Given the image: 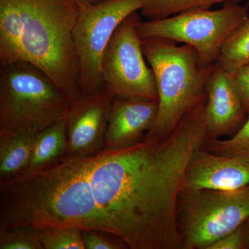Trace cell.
<instances>
[{"label": "cell", "mask_w": 249, "mask_h": 249, "mask_svg": "<svg viewBox=\"0 0 249 249\" xmlns=\"http://www.w3.org/2000/svg\"><path fill=\"white\" fill-rule=\"evenodd\" d=\"M249 8L228 2L217 10L194 9L156 20L140 21L141 39L160 38L181 42L196 49L198 63L206 68L217 62L229 36L249 18Z\"/></svg>", "instance_id": "cell-6"}, {"label": "cell", "mask_w": 249, "mask_h": 249, "mask_svg": "<svg viewBox=\"0 0 249 249\" xmlns=\"http://www.w3.org/2000/svg\"><path fill=\"white\" fill-rule=\"evenodd\" d=\"M206 100L167 138L85 157L93 196L109 235L131 249H182L178 199L195 152L207 140Z\"/></svg>", "instance_id": "cell-1"}, {"label": "cell", "mask_w": 249, "mask_h": 249, "mask_svg": "<svg viewBox=\"0 0 249 249\" xmlns=\"http://www.w3.org/2000/svg\"><path fill=\"white\" fill-rule=\"evenodd\" d=\"M67 119L38 132L30 162L22 173H31L57 163L67 155Z\"/></svg>", "instance_id": "cell-15"}, {"label": "cell", "mask_w": 249, "mask_h": 249, "mask_svg": "<svg viewBox=\"0 0 249 249\" xmlns=\"http://www.w3.org/2000/svg\"><path fill=\"white\" fill-rule=\"evenodd\" d=\"M147 0H109L80 6L73 37L80 65L82 93L104 89L101 60L114 31L129 15L142 10Z\"/></svg>", "instance_id": "cell-9"}, {"label": "cell", "mask_w": 249, "mask_h": 249, "mask_svg": "<svg viewBox=\"0 0 249 249\" xmlns=\"http://www.w3.org/2000/svg\"><path fill=\"white\" fill-rule=\"evenodd\" d=\"M79 10L71 0H0V65L29 62L67 97H79L73 37Z\"/></svg>", "instance_id": "cell-3"}, {"label": "cell", "mask_w": 249, "mask_h": 249, "mask_svg": "<svg viewBox=\"0 0 249 249\" xmlns=\"http://www.w3.org/2000/svg\"><path fill=\"white\" fill-rule=\"evenodd\" d=\"M205 90L204 115L208 139L233 135L245 124L249 115L236 89L232 73L216 62Z\"/></svg>", "instance_id": "cell-12"}, {"label": "cell", "mask_w": 249, "mask_h": 249, "mask_svg": "<svg viewBox=\"0 0 249 249\" xmlns=\"http://www.w3.org/2000/svg\"><path fill=\"white\" fill-rule=\"evenodd\" d=\"M141 20L137 12L129 15L105 49L101 60L104 89L114 98L158 102L155 76L145 62L137 31Z\"/></svg>", "instance_id": "cell-8"}, {"label": "cell", "mask_w": 249, "mask_h": 249, "mask_svg": "<svg viewBox=\"0 0 249 249\" xmlns=\"http://www.w3.org/2000/svg\"><path fill=\"white\" fill-rule=\"evenodd\" d=\"M142 47L158 93V116L147 136L164 139L188 111L206 98L205 85L216 63L201 68L193 47L178 46L165 39H142Z\"/></svg>", "instance_id": "cell-4"}, {"label": "cell", "mask_w": 249, "mask_h": 249, "mask_svg": "<svg viewBox=\"0 0 249 249\" xmlns=\"http://www.w3.org/2000/svg\"><path fill=\"white\" fill-rule=\"evenodd\" d=\"M71 1L79 6H89L103 4L109 0H71Z\"/></svg>", "instance_id": "cell-24"}, {"label": "cell", "mask_w": 249, "mask_h": 249, "mask_svg": "<svg viewBox=\"0 0 249 249\" xmlns=\"http://www.w3.org/2000/svg\"><path fill=\"white\" fill-rule=\"evenodd\" d=\"M44 249H85L83 231L78 228L37 229Z\"/></svg>", "instance_id": "cell-18"}, {"label": "cell", "mask_w": 249, "mask_h": 249, "mask_svg": "<svg viewBox=\"0 0 249 249\" xmlns=\"http://www.w3.org/2000/svg\"><path fill=\"white\" fill-rule=\"evenodd\" d=\"M249 184L248 157L219 155L202 146L190 160L182 191H233Z\"/></svg>", "instance_id": "cell-11"}, {"label": "cell", "mask_w": 249, "mask_h": 249, "mask_svg": "<svg viewBox=\"0 0 249 249\" xmlns=\"http://www.w3.org/2000/svg\"><path fill=\"white\" fill-rule=\"evenodd\" d=\"M217 63L232 74L249 65V18L228 37Z\"/></svg>", "instance_id": "cell-16"}, {"label": "cell", "mask_w": 249, "mask_h": 249, "mask_svg": "<svg viewBox=\"0 0 249 249\" xmlns=\"http://www.w3.org/2000/svg\"><path fill=\"white\" fill-rule=\"evenodd\" d=\"M0 132L38 133L67 119L72 100L35 65H0Z\"/></svg>", "instance_id": "cell-5"}, {"label": "cell", "mask_w": 249, "mask_h": 249, "mask_svg": "<svg viewBox=\"0 0 249 249\" xmlns=\"http://www.w3.org/2000/svg\"><path fill=\"white\" fill-rule=\"evenodd\" d=\"M0 249H44L38 229L18 226L0 229Z\"/></svg>", "instance_id": "cell-19"}, {"label": "cell", "mask_w": 249, "mask_h": 249, "mask_svg": "<svg viewBox=\"0 0 249 249\" xmlns=\"http://www.w3.org/2000/svg\"><path fill=\"white\" fill-rule=\"evenodd\" d=\"M206 149L219 155L242 156L249 158V116L245 124L230 139H210Z\"/></svg>", "instance_id": "cell-20"}, {"label": "cell", "mask_w": 249, "mask_h": 249, "mask_svg": "<svg viewBox=\"0 0 249 249\" xmlns=\"http://www.w3.org/2000/svg\"><path fill=\"white\" fill-rule=\"evenodd\" d=\"M178 217L182 249H208L249 218V184L233 191H182Z\"/></svg>", "instance_id": "cell-7"}, {"label": "cell", "mask_w": 249, "mask_h": 249, "mask_svg": "<svg viewBox=\"0 0 249 249\" xmlns=\"http://www.w3.org/2000/svg\"><path fill=\"white\" fill-rule=\"evenodd\" d=\"M113 100L106 89L72 100L67 116V156L88 157L102 151Z\"/></svg>", "instance_id": "cell-10"}, {"label": "cell", "mask_w": 249, "mask_h": 249, "mask_svg": "<svg viewBox=\"0 0 249 249\" xmlns=\"http://www.w3.org/2000/svg\"><path fill=\"white\" fill-rule=\"evenodd\" d=\"M208 249H249V218Z\"/></svg>", "instance_id": "cell-21"}, {"label": "cell", "mask_w": 249, "mask_h": 249, "mask_svg": "<svg viewBox=\"0 0 249 249\" xmlns=\"http://www.w3.org/2000/svg\"><path fill=\"white\" fill-rule=\"evenodd\" d=\"M78 228L107 233L85 157L66 156L36 171L0 180V229Z\"/></svg>", "instance_id": "cell-2"}, {"label": "cell", "mask_w": 249, "mask_h": 249, "mask_svg": "<svg viewBox=\"0 0 249 249\" xmlns=\"http://www.w3.org/2000/svg\"><path fill=\"white\" fill-rule=\"evenodd\" d=\"M247 6H248V7L249 8V0H247Z\"/></svg>", "instance_id": "cell-25"}, {"label": "cell", "mask_w": 249, "mask_h": 249, "mask_svg": "<svg viewBox=\"0 0 249 249\" xmlns=\"http://www.w3.org/2000/svg\"><path fill=\"white\" fill-rule=\"evenodd\" d=\"M158 111L157 101L114 98L103 150H121L140 142L155 126Z\"/></svg>", "instance_id": "cell-13"}, {"label": "cell", "mask_w": 249, "mask_h": 249, "mask_svg": "<svg viewBox=\"0 0 249 249\" xmlns=\"http://www.w3.org/2000/svg\"><path fill=\"white\" fill-rule=\"evenodd\" d=\"M114 236L96 231H83V238L85 249H124L127 245L119 239L113 238Z\"/></svg>", "instance_id": "cell-22"}, {"label": "cell", "mask_w": 249, "mask_h": 249, "mask_svg": "<svg viewBox=\"0 0 249 249\" xmlns=\"http://www.w3.org/2000/svg\"><path fill=\"white\" fill-rule=\"evenodd\" d=\"M242 1L247 0H147L141 11L148 20H156L191 10L211 9L220 3Z\"/></svg>", "instance_id": "cell-17"}, {"label": "cell", "mask_w": 249, "mask_h": 249, "mask_svg": "<svg viewBox=\"0 0 249 249\" xmlns=\"http://www.w3.org/2000/svg\"><path fill=\"white\" fill-rule=\"evenodd\" d=\"M37 133L0 132V180L22 173L30 162Z\"/></svg>", "instance_id": "cell-14"}, {"label": "cell", "mask_w": 249, "mask_h": 249, "mask_svg": "<svg viewBox=\"0 0 249 249\" xmlns=\"http://www.w3.org/2000/svg\"><path fill=\"white\" fill-rule=\"evenodd\" d=\"M232 76L236 89L249 116V64L233 73Z\"/></svg>", "instance_id": "cell-23"}]
</instances>
